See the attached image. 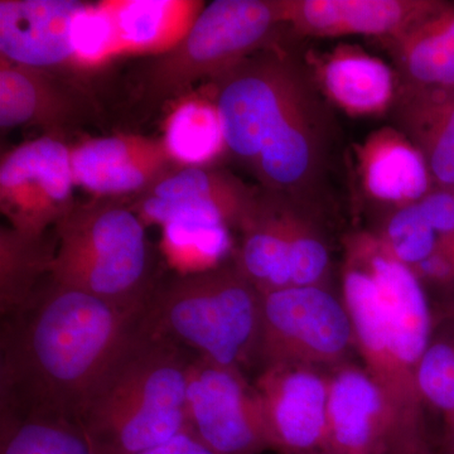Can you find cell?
<instances>
[{"label":"cell","mask_w":454,"mask_h":454,"mask_svg":"<svg viewBox=\"0 0 454 454\" xmlns=\"http://www.w3.org/2000/svg\"><path fill=\"white\" fill-rule=\"evenodd\" d=\"M211 85L226 153L262 190L315 207L330 167L334 124L306 59L274 44Z\"/></svg>","instance_id":"6da1fadb"},{"label":"cell","mask_w":454,"mask_h":454,"mask_svg":"<svg viewBox=\"0 0 454 454\" xmlns=\"http://www.w3.org/2000/svg\"><path fill=\"white\" fill-rule=\"evenodd\" d=\"M145 310L121 309L47 278L22 309L5 317L3 413L80 423Z\"/></svg>","instance_id":"7a4b0ae2"},{"label":"cell","mask_w":454,"mask_h":454,"mask_svg":"<svg viewBox=\"0 0 454 454\" xmlns=\"http://www.w3.org/2000/svg\"><path fill=\"white\" fill-rule=\"evenodd\" d=\"M342 301L365 369L406 414L424 423L417 369L434 331L423 283L380 236L345 239Z\"/></svg>","instance_id":"3957f363"},{"label":"cell","mask_w":454,"mask_h":454,"mask_svg":"<svg viewBox=\"0 0 454 454\" xmlns=\"http://www.w3.org/2000/svg\"><path fill=\"white\" fill-rule=\"evenodd\" d=\"M190 357L140 321L80 418L98 453L139 454L190 430Z\"/></svg>","instance_id":"277c9868"},{"label":"cell","mask_w":454,"mask_h":454,"mask_svg":"<svg viewBox=\"0 0 454 454\" xmlns=\"http://www.w3.org/2000/svg\"><path fill=\"white\" fill-rule=\"evenodd\" d=\"M142 324L191 355L244 372L258 363L262 293L231 259L157 284Z\"/></svg>","instance_id":"5b68a950"},{"label":"cell","mask_w":454,"mask_h":454,"mask_svg":"<svg viewBox=\"0 0 454 454\" xmlns=\"http://www.w3.org/2000/svg\"><path fill=\"white\" fill-rule=\"evenodd\" d=\"M145 227L124 200L76 203L55 227L51 278L121 309H145L157 286Z\"/></svg>","instance_id":"8992f818"},{"label":"cell","mask_w":454,"mask_h":454,"mask_svg":"<svg viewBox=\"0 0 454 454\" xmlns=\"http://www.w3.org/2000/svg\"><path fill=\"white\" fill-rule=\"evenodd\" d=\"M276 0H215L169 49L142 65L139 100L158 109L203 80L212 82L241 59L278 44Z\"/></svg>","instance_id":"52a82bcc"},{"label":"cell","mask_w":454,"mask_h":454,"mask_svg":"<svg viewBox=\"0 0 454 454\" xmlns=\"http://www.w3.org/2000/svg\"><path fill=\"white\" fill-rule=\"evenodd\" d=\"M234 262L260 293L328 286L331 250L315 208L259 188Z\"/></svg>","instance_id":"ba28073f"},{"label":"cell","mask_w":454,"mask_h":454,"mask_svg":"<svg viewBox=\"0 0 454 454\" xmlns=\"http://www.w3.org/2000/svg\"><path fill=\"white\" fill-rule=\"evenodd\" d=\"M356 348L345 303L328 286H291L262 293L258 363L336 369Z\"/></svg>","instance_id":"9c48e42d"},{"label":"cell","mask_w":454,"mask_h":454,"mask_svg":"<svg viewBox=\"0 0 454 454\" xmlns=\"http://www.w3.org/2000/svg\"><path fill=\"white\" fill-rule=\"evenodd\" d=\"M426 426L405 413L375 379L354 364L330 370L325 454H424Z\"/></svg>","instance_id":"30bf717a"},{"label":"cell","mask_w":454,"mask_h":454,"mask_svg":"<svg viewBox=\"0 0 454 454\" xmlns=\"http://www.w3.org/2000/svg\"><path fill=\"white\" fill-rule=\"evenodd\" d=\"M71 146L44 134L14 146L0 163V207L12 229L43 236L55 229L76 201Z\"/></svg>","instance_id":"8fae6325"},{"label":"cell","mask_w":454,"mask_h":454,"mask_svg":"<svg viewBox=\"0 0 454 454\" xmlns=\"http://www.w3.org/2000/svg\"><path fill=\"white\" fill-rule=\"evenodd\" d=\"M188 429L216 454L270 450L255 387L244 372L191 355L187 372Z\"/></svg>","instance_id":"7c38bea8"},{"label":"cell","mask_w":454,"mask_h":454,"mask_svg":"<svg viewBox=\"0 0 454 454\" xmlns=\"http://www.w3.org/2000/svg\"><path fill=\"white\" fill-rule=\"evenodd\" d=\"M258 190L212 167L178 166L146 192L131 200V208L145 225L196 223L243 229Z\"/></svg>","instance_id":"4fadbf2b"},{"label":"cell","mask_w":454,"mask_h":454,"mask_svg":"<svg viewBox=\"0 0 454 454\" xmlns=\"http://www.w3.org/2000/svg\"><path fill=\"white\" fill-rule=\"evenodd\" d=\"M253 385L270 450L280 454H325L330 372L279 364L260 369Z\"/></svg>","instance_id":"5bb4252c"},{"label":"cell","mask_w":454,"mask_h":454,"mask_svg":"<svg viewBox=\"0 0 454 454\" xmlns=\"http://www.w3.org/2000/svg\"><path fill=\"white\" fill-rule=\"evenodd\" d=\"M77 187L94 197H138L179 164L164 139L137 134L89 138L71 146ZM131 199V200H133Z\"/></svg>","instance_id":"9a60e30c"},{"label":"cell","mask_w":454,"mask_h":454,"mask_svg":"<svg viewBox=\"0 0 454 454\" xmlns=\"http://www.w3.org/2000/svg\"><path fill=\"white\" fill-rule=\"evenodd\" d=\"M278 16L301 37L366 35L382 44L441 7L439 0H276Z\"/></svg>","instance_id":"2e32d148"},{"label":"cell","mask_w":454,"mask_h":454,"mask_svg":"<svg viewBox=\"0 0 454 454\" xmlns=\"http://www.w3.org/2000/svg\"><path fill=\"white\" fill-rule=\"evenodd\" d=\"M89 8L77 0H0V59L55 73L79 59L74 27Z\"/></svg>","instance_id":"e0dca14e"},{"label":"cell","mask_w":454,"mask_h":454,"mask_svg":"<svg viewBox=\"0 0 454 454\" xmlns=\"http://www.w3.org/2000/svg\"><path fill=\"white\" fill-rule=\"evenodd\" d=\"M86 101L55 73L0 59V128L40 127L64 138L86 116Z\"/></svg>","instance_id":"ac0fdd59"},{"label":"cell","mask_w":454,"mask_h":454,"mask_svg":"<svg viewBox=\"0 0 454 454\" xmlns=\"http://www.w3.org/2000/svg\"><path fill=\"white\" fill-rule=\"evenodd\" d=\"M395 64V98L454 91V3L387 42Z\"/></svg>","instance_id":"d6986e66"},{"label":"cell","mask_w":454,"mask_h":454,"mask_svg":"<svg viewBox=\"0 0 454 454\" xmlns=\"http://www.w3.org/2000/svg\"><path fill=\"white\" fill-rule=\"evenodd\" d=\"M306 61L322 94L349 115H379L393 106L395 73L378 57L340 46Z\"/></svg>","instance_id":"ffe728a7"},{"label":"cell","mask_w":454,"mask_h":454,"mask_svg":"<svg viewBox=\"0 0 454 454\" xmlns=\"http://www.w3.org/2000/svg\"><path fill=\"white\" fill-rule=\"evenodd\" d=\"M361 184L376 201L403 207L433 190L422 153L402 130L382 128L357 146Z\"/></svg>","instance_id":"44dd1931"},{"label":"cell","mask_w":454,"mask_h":454,"mask_svg":"<svg viewBox=\"0 0 454 454\" xmlns=\"http://www.w3.org/2000/svg\"><path fill=\"white\" fill-rule=\"evenodd\" d=\"M400 129L417 146L433 187L454 190V91L395 98Z\"/></svg>","instance_id":"7402d4cb"},{"label":"cell","mask_w":454,"mask_h":454,"mask_svg":"<svg viewBox=\"0 0 454 454\" xmlns=\"http://www.w3.org/2000/svg\"><path fill=\"white\" fill-rule=\"evenodd\" d=\"M56 234H20L11 226L0 230V309L3 318L18 312L51 277Z\"/></svg>","instance_id":"603a6c76"},{"label":"cell","mask_w":454,"mask_h":454,"mask_svg":"<svg viewBox=\"0 0 454 454\" xmlns=\"http://www.w3.org/2000/svg\"><path fill=\"white\" fill-rule=\"evenodd\" d=\"M0 454H100L74 420L3 413Z\"/></svg>","instance_id":"cb8c5ba5"},{"label":"cell","mask_w":454,"mask_h":454,"mask_svg":"<svg viewBox=\"0 0 454 454\" xmlns=\"http://www.w3.org/2000/svg\"><path fill=\"white\" fill-rule=\"evenodd\" d=\"M163 139L182 166L207 167L208 160L226 152L219 113L214 103L182 104L170 115Z\"/></svg>","instance_id":"d4e9b609"},{"label":"cell","mask_w":454,"mask_h":454,"mask_svg":"<svg viewBox=\"0 0 454 454\" xmlns=\"http://www.w3.org/2000/svg\"><path fill=\"white\" fill-rule=\"evenodd\" d=\"M230 231L212 223H169L163 226L164 249L176 265L186 268L184 274L201 273L225 264L232 252Z\"/></svg>","instance_id":"484cf974"},{"label":"cell","mask_w":454,"mask_h":454,"mask_svg":"<svg viewBox=\"0 0 454 454\" xmlns=\"http://www.w3.org/2000/svg\"><path fill=\"white\" fill-rule=\"evenodd\" d=\"M188 3L118 2L104 5L112 18L115 38L127 47L152 49L167 40L176 28L178 13L187 11Z\"/></svg>","instance_id":"4316f807"},{"label":"cell","mask_w":454,"mask_h":454,"mask_svg":"<svg viewBox=\"0 0 454 454\" xmlns=\"http://www.w3.org/2000/svg\"><path fill=\"white\" fill-rule=\"evenodd\" d=\"M417 369V387L424 404L442 414L454 413V319L439 318Z\"/></svg>","instance_id":"83f0119b"},{"label":"cell","mask_w":454,"mask_h":454,"mask_svg":"<svg viewBox=\"0 0 454 454\" xmlns=\"http://www.w3.org/2000/svg\"><path fill=\"white\" fill-rule=\"evenodd\" d=\"M379 236L390 253L409 268L429 258L439 245L438 235L424 217L418 202L395 208Z\"/></svg>","instance_id":"f1b7e54d"},{"label":"cell","mask_w":454,"mask_h":454,"mask_svg":"<svg viewBox=\"0 0 454 454\" xmlns=\"http://www.w3.org/2000/svg\"><path fill=\"white\" fill-rule=\"evenodd\" d=\"M420 282L447 286L454 284V254L438 245L429 258L411 268Z\"/></svg>","instance_id":"f546056e"},{"label":"cell","mask_w":454,"mask_h":454,"mask_svg":"<svg viewBox=\"0 0 454 454\" xmlns=\"http://www.w3.org/2000/svg\"><path fill=\"white\" fill-rule=\"evenodd\" d=\"M139 454H216L205 446L191 430L182 432L160 446L151 448Z\"/></svg>","instance_id":"4dcf8cb0"},{"label":"cell","mask_w":454,"mask_h":454,"mask_svg":"<svg viewBox=\"0 0 454 454\" xmlns=\"http://www.w3.org/2000/svg\"><path fill=\"white\" fill-rule=\"evenodd\" d=\"M443 454H454V413L443 414Z\"/></svg>","instance_id":"1f68e13d"},{"label":"cell","mask_w":454,"mask_h":454,"mask_svg":"<svg viewBox=\"0 0 454 454\" xmlns=\"http://www.w3.org/2000/svg\"><path fill=\"white\" fill-rule=\"evenodd\" d=\"M441 318L454 319V304H452V306L448 307V309L444 310L443 316H442Z\"/></svg>","instance_id":"d6a6232c"},{"label":"cell","mask_w":454,"mask_h":454,"mask_svg":"<svg viewBox=\"0 0 454 454\" xmlns=\"http://www.w3.org/2000/svg\"><path fill=\"white\" fill-rule=\"evenodd\" d=\"M424 454H437V453L433 452V450H427V452H426V453H424Z\"/></svg>","instance_id":"836d02e7"}]
</instances>
